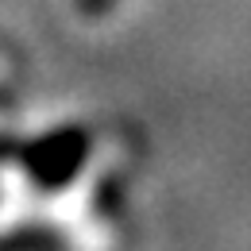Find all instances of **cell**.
<instances>
[{
	"mask_svg": "<svg viewBox=\"0 0 251 251\" xmlns=\"http://www.w3.org/2000/svg\"><path fill=\"white\" fill-rule=\"evenodd\" d=\"M85 155H89V135L66 127V131H54V135H47V139H39V143L27 147L24 170L31 174V182L54 189L77 174V166L85 162Z\"/></svg>",
	"mask_w": 251,
	"mask_h": 251,
	"instance_id": "6da1fadb",
	"label": "cell"
},
{
	"mask_svg": "<svg viewBox=\"0 0 251 251\" xmlns=\"http://www.w3.org/2000/svg\"><path fill=\"white\" fill-rule=\"evenodd\" d=\"M112 8V0H77V12L81 16H104Z\"/></svg>",
	"mask_w": 251,
	"mask_h": 251,
	"instance_id": "7a4b0ae2",
	"label": "cell"
}]
</instances>
